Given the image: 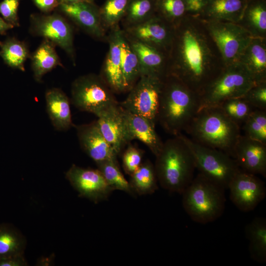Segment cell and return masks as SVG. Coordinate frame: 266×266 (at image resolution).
Listing matches in <instances>:
<instances>
[{
	"label": "cell",
	"instance_id": "bcb514c9",
	"mask_svg": "<svg viewBox=\"0 0 266 266\" xmlns=\"http://www.w3.org/2000/svg\"><path fill=\"white\" fill-rule=\"evenodd\" d=\"M88 0L90 1H92V2H94V0Z\"/></svg>",
	"mask_w": 266,
	"mask_h": 266
},
{
	"label": "cell",
	"instance_id": "4fadbf2b",
	"mask_svg": "<svg viewBox=\"0 0 266 266\" xmlns=\"http://www.w3.org/2000/svg\"><path fill=\"white\" fill-rule=\"evenodd\" d=\"M228 189L232 202L240 210H253L266 197L265 183L256 175L240 169L231 181Z\"/></svg>",
	"mask_w": 266,
	"mask_h": 266
},
{
	"label": "cell",
	"instance_id": "e0dca14e",
	"mask_svg": "<svg viewBox=\"0 0 266 266\" xmlns=\"http://www.w3.org/2000/svg\"><path fill=\"white\" fill-rule=\"evenodd\" d=\"M234 159L240 169L266 177V144L241 134L235 144Z\"/></svg>",
	"mask_w": 266,
	"mask_h": 266
},
{
	"label": "cell",
	"instance_id": "f546056e",
	"mask_svg": "<svg viewBox=\"0 0 266 266\" xmlns=\"http://www.w3.org/2000/svg\"><path fill=\"white\" fill-rule=\"evenodd\" d=\"M26 240L13 225L0 224V259L24 255Z\"/></svg>",
	"mask_w": 266,
	"mask_h": 266
},
{
	"label": "cell",
	"instance_id": "ba28073f",
	"mask_svg": "<svg viewBox=\"0 0 266 266\" xmlns=\"http://www.w3.org/2000/svg\"><path fill=\"white\" fill-rule=\"evenodd\" d=\"M182 135L193 154L196 168L225 189H228L231 181L240 169L235 160L220 150L200 144Z\"/></svg>",
	"mask_w": 266,
	"mask_h": 266
},
{
	"label": "cell",
	"instance_id": "6da1fadb",
	"mask_svg": "<svg viewBox=\"0 0 266 266\" xmlns=\"http://www.w3.org/2000/svg\"><path fill=\"white\" fill-rule=\"evenodd\" d=\"M225 66L203 20L187 14L174 28L167 75L199 95Z\"/></svg>",
	"mask_w": 266,
	"mask_h": 266
},
{
	"label": "cell",
	"instance_id": "e575fe53",
	"mask_svg": "<svg viewBox=\"0 0 266 266\" xmlns=\"http://www.w3.org/2000/svg\"><path fill=\"white\" fill-rule=\"evenodd\" d=\"M131 0H106L100 7L102 26L107 31L119 25L127 10Z\"/></svg>",
	"mask_w": 266,
	"mask_h": 266
},
{
	"label": "cell",
	"instance_id": "d6986e66",
	"mask_svg": "<svg viewBox=\"0 0 266 266\" xmlns=\"http://www.w3.org/2000/svg\"><path fill=\"white\" fill-rule=\"evenodd\" d=\"M97 122L103 136L118 156L128 140L123 109L118 104L102 113Z\"/></svg>",
	"mask_w": 266,
	"mask_h": 266
},
{
	"label": "cell",
	"instance_id": "8fae6325",
	"mask_svg": "<svg viewBox=\"0 0 266 266\" xmlns=\"http://www.w3.org/2000/svg\"><path fill=\"white\" fill-rule=\"evenodd\" d=\"M162 81L156 77L141 76L120 105L156 124Z\"/></svg>",
	"mask_w": 266,
	"mask_h": 266
},
{
	"label": "cell",
	"instance_id": "8992f818",
	"mask_svg": "<svg viewBox=\"0 0 266 266\" xmlns=\"http://www.w3.org/2000/svg\"><path fill=\"white\" fill-rule=\"evenodd\" d=\"M256 83L253 76L240 63L226 66L199 95V111L242 97Z\"/></svg>",
	"mask_w": 266,
	"mask_h": 266
},
{
	"label": "cell",
	"instance_id": "30bf717a",
	"mask_svg": "<svg viewBox=\"0 0 266 266\" xmlns=\"http://www.w3.org/2000/svg\"><path fill=\"white\" fill-rule=\"evenodd\" d=\"M30 21L32 34L47 39L62 48L75 64L73 30L65 16L58 11L52 14L33 13Z\"/></svg>",
	"mask_w": 266,
	"mask_h": 266
},
{
	"label": "cell",
	"instance_id": "7dc6e473",
	"mask_svg": "<svg viewBox=\"0 0 266 266\" xmlns=\"http://www.w3.org/2000/svg\"></svg>",
	"mask_w": 266,
	"mask_h": 266
},
{
	"label": "cell",
	"instance_id": "4dcf8cb0",
	"mask_svg": "<svg viewBox=\"0 0 266 266\" xmlns=\"http://www.w3.org/2000/svg\"><path fill=\"white\" fill-rule=\"evenodd\" d=\"M0 45V55L5 63L13 68L24 71L25 62L30 56L26 43L15 38H10Z\"/></svg>",
	"mask_w": 266,
	"mask_h": 266
},
{
	"label": "cell",
	"instance_id": "ffe728a7",
	"mask_svg": "<svg viewBox=\"0 0 266 266\" xmlns=\"http://www.w3.org/2000/svg\"><path fill=\"white\" fill-rule=\"evenodd\" d=\"M125 35L138 58L141 76H150L163 80L167 74L168 55L159 49Z\"/></svg>",
	"mask_w": 266,
	"mask_h": 266
},
{
	"label": "cell",
	"instance_id": "3957f363",
	"mask_svg": "<svg viewBox=\"0 0 266 266\" xmlns=\"http://www.w3.org/2000/svg\"><path fill=\"white\" fill-rule=\"evenodd\" d=\"M154 165L158 181L164 189L181 194L194 178V158L182 133L163 142Z\"/></svg>",
	"mask_w": 266,
	"mask_h": 266
},
{
	"label": "cell",
	"instance_id": "8d00e7d4",
	"mask_svg": "<svg viewBox=\"0 0 266 266\" xmlns=\"http://www.w3.org/2000/svg\"><path fill=\"white\" fill-rule=\"evenodd\" d=\"M242 127L244 135L266 144V110L256 109Z\"/></svg>",
	"mask_w": 266,
	"mask_h": 266
},
{
	"label": "cell",
	"instance_id": "9c48e42d",
	"mask_svg": "<svg viewBox=\"0 0 266 266\" xmlns=\"http://www.w3.org/2000/svg\"><path fill=\"white\" fill-rule=\"evenodd\" d=\"M203 21L219 50L225 65L238 62L252 37L250 33L237 23Z\"/></svg>",
	"mask_w": 266,
	"mask_h": 266
},
{
	"label": "cell",
	"instance_id": "83f0119b",
	"mask_svg": "<svg viewBox=\"0 0 266 266\" xmlns=\"http://www.w3.org/2000/svg\"><path fill=\"white\" fill-rule=\"evenodd\" d=\"M122 72L125 92H129L141 76L138 58L122 30Z\"/></svg>",
	"mask_w": 266,
	"mask_h": 266
},
{
	"label": "cell",
	"instance_id": "603a6c76",
	"mask_svg": "<svg viewBox=\"0 0 266 266\" xmlns=\"http://www.w3.org/2000/svg\"><path fill=\"white\" fill-rule=\"evenodd\" d=\"M248 0H208L199 16L205 21H218L238 23Z\"/></svg>",
	"mask_w": 266,
	"mask_h": 266
},
{
	"label": "cell",
	"instance_id": "d4e9b609",
	"mask_svg": "<svg viewBox=\"0 0 266 266\" xmlns=\"http://www.w3.org/2000/svg\"><path fill=\"white\" fill-rule=\"evenodd\" d=\"M55 46L50 40L44 39L30 56L33 77L38 82H41L43 76L56 66H63Z\"/></svg>",
	"mask_w": 266,
	"mask_h": 266
},
{
	"label": "cell",
	"instance_id": "277c9868",
	"mask_svg": "<svg viewBox=\"0 0 266 266\" xmlns=\"http://www.w3.org/2000/svg\"><path fill=\"white\" fill-rule=\"evenodd\" d=\"M192 140L234 158L240 128L218 106L200 110L185 131Z\"/></svg>",
	"mask_w": 266,
	"mask_h": 266
},
{
	"label": "cell",
	"instance_id": "ab89813d",
	"mask_svg": "<svg viewBox=\"0 0 266 266\" xmlns=\"http://www.w3.org/2000/svg\"><path fill=\"white\" fill-rule=\"evenodd\" d=\"M21 0H3L0 2V13L4 20L13 27L19 26L18 7Z\"/></svg>",
	"mask_w": 266,
	"mask_h": 266
},
{
	"label": "cell",
	"instance_id": "52a82bcc",
	"mask_svg": "<svg viewBox=\"0 0 266 266\" xmlns=\"http://www.w3.org/2000/svg\"><path fill=\"white\" fill-rule=\"evenodd\" d=\"M71 102L79 110L98 117L119 103L100 74L89 73L77 77L72 83Z\"/></svg>",
	"mask_w": 266,
	"mask_h": 266
},
{
	"label": "cell",
	"instance_id": "d6a6232c",
	"mask_svg": "<svg viewBox=\"0 0 266 266\" xmlns=\"http://www.w3.org/2000/svg\"><path fill=\"white\" fill-rule=\"evenodd\" d=\"M97 168L107 184L114 190H120L134 196L129 182L121 171L117 159L106 160L96 163Z\"/></svg>",
	"mask_w": 266,
	"mask_h": 266
},
{
	"label": "cell",
	"instance_id": "f35d334b",
	"mask_svg": "<svg viewBox=\"0 0 266 266\" xmlns=\"http://www.w3.org/2000/svg\"><path fill=\"white\" fill-rule=\"evenodd\" d=\"M143 151L133 145H129L122 156L124 169L129 175L132 174L142 163Z\"/></svg>",
	"mask_w": 266,
	"mask_h": 266
},
{
	"label": "cell",
	"instance_id": "5bb4252c",
	"mask_svg": "<svg viewBox=\"0 0 266 266\" xmlns=\"http://www.w3.org/2000/svg\"><path fill=\"white\" fill-rule=\"evenodd\" d=\"M122 30L127 36L159 49L168 55L174 28L157 14L143 23Z\"/></svg>",
	"mask_w": 266,
	"mask_h": 266
},
{
	"label": "cell",
	"instance_id": "4316f807",
	"mask_svg": "<svg viewBox=\"0 0 266 266\" xmlns=\"http://www.w3.org/2000/svg\"><path fill=\"white\" fill-rule=\"evenodd\" d=\"M246 237L249 241V251L251 258L259 263L266 262V220L257 217L245 228Z\"/></svg>",
	"mask_w": 266,
	"mask_h": 266
},
{
	"label": "cell",
	"instance_id": "9a60e30c",
	"mask_svg": "<svg viewBox=\"0 0 266 266\" xmlns=\"http://www.w3.org/2000/svg\"><path fill=\"white\" fill-rule=\"evenodd\" d=\"M56 10L92 37L106 40L107 34L101 24L100 7L94 2L84 0L72 3H60Z\"/></svg>",
	"mask_w": 266,
	"mask_h": 266
},
{
	"label": "cell",
	"instance_id": "7a4b0ae2",
	"mask_svg": "<svg viewBox=\"0 0 266 266\" xmlns=\"http://www.w3.org/2000/svg\"><path fill=\"white\" fill-rule=\"evenodd\" d=\"M199 95L175 76L162 81L157 122L173 136L185 132L199 111Z\"/></svg>",
	"mask_w": 266,
	"mask_h": 266
},
{
	"label": "cell",
	"instance_id": "7402d4cb",
	"mask_svg": "<svg viewBox=\"0 0 266 266\" xmlns=\"http://www.w3.org/2000/svg\"><path fill=\"white\" fill-rule=\"evenodd\" d=\"M46 109L49 118L56 129L65 131L72 125L70 101L60 89L53 88L45 93Z\"/></svg>",
	"mask_w": 266,
	"mask_h": 266
},
{
	"label": "cell",
	"instance_id": "cb8c5ba5",
	"mask_svg": "<svg viewBox=\"0 0 266 266\" xmlns=\"http://www.w3.org/2000/svg\"><path fill=\"white\" fill-rule=\"evenodd\" d=\"M238 62L248 69L257 83L266 81V38L252 37Z\"/></svg>",
	"mask_w": 266,
	"mask_h": 266
},
{
	"label": "cell",
	"instance_id": "f1b7e54d",
	"mask_svg": "<svg viewBox=\"0 0 266 266\" xmlns=\"http://www.w3.org/2000/svg\"><path fill=\"white\" fill-rule=\"evenodd\" d=\"M130 176L129 182L135 195L151 194L158 189L154 165L149 160L142 162Z\"/></svg>",
	"mask_w": 266,
	"mask_h": 266
},
{
	"label": "cell",
	"instance_id": "484cf974",
	"mask_svg": "<svg viewBox=\"0 0 266 266\" xmlns=\"http://www.w3.org/2000/svg\"><path fill=\"white\" fill-rule=\"evenodd\" d=\"M237 24L252 37L266 38V0H248Z\"/></svg>",
	"mask_w": 266,
	"mask_h": 266
},
{
	"label": "cell",
	"instance_id": "60d3db41",
	"mask_svg": "<svg viewBox=\"0 0 266 266\" xmlns=\"http://www.w3.org/2000/svg\"><path fill=\"white\" fill-rule=\"evenodd\" d=\"M39 10L43 13L48 14L56 10L59 0H31Z\"/></svg>",
	"mask_w": 266,
	"mask_h": 266
},
{
	"label": "cell",
	"instance_id": "b9f144b4",
	"mask_svg": "<svg viewBox=\"0 0 266 266\" xmlns=\"http://www.w3.org/2000/svg\"><path fill=\"white\" fill-rule=\"evenodd\" d=\"M208 0H186L188 14L199 16L204 8Z\"/></svg>",
	"mask_w": 266,
	"mask_h": 266
},
{
	"label": "cell",
	"instance_id": "5b68a950",
	"mask_svg": "<svg viewBox=\"0 0 266 266\" xmlns=\"http://www.w3.org/2000/svg\"><path fill=\"white\" fill-rule=\"evenodd\" d=\"M225 190L199 173L181 194L183 207L196 222H213L221 217L225 210Z\"/></svg>",
	"mask_w": 266,
	"mask_h": 266
},
{
	"label": "cell",
	"instance_id": "836d02e7",
	"mask_svg": "<svg viewBox=\"0 0 266 266\" xmlns=\"http://www.w3.org/2000/svg\"><path fill=\"white\" fill-rule=\"evenodd\" d=\"M156 14L174 28L188 14L186 0H156Z\"/></svg>",
	"mask_w": 266,
	"mask_h": 266
},
{
	"label": "cell",
	"instance_id": "ee69618b",
	"mask_svg": "<svg viewBox=\"0 0 266 266\" xmlns=\"http://www.w3.org/2000/svg\"><path fill=\"white\" fill-rule=\"evenodd\" d=\"M13 27L12 25L6 22L4 19L0 17V33H4L7 30Z\"/></svg>",
	"mask_w": 266,
	"mask_h": 266
},
{
	"label": "cell",
	"instance_id": "f6af8a7d",
	"mask_svg": "<svg viewBox=\"0 0 266 266\" xmlns=\"http://www.w3.org/2000/svg\"><path fill=\"white\" fill-rule=\"evenodd\" d=\"M84 0H59L60 3H72L83 1Z\"/></svg>",
	"mask_w": 266,
	"mask_h": 266
},
{
	"label": "cell",
	"instance_id": "74e56055",
	"mask_svg": "<svg viewBox=\"0 0 266 266\" xmlns=\"http://www.w3.org/2000/svg\"><path fill=\"white\" fill-rule=\"evenodd\" d=\"M242 97L255 108L266 110V81L256 83Z\"/></svg>",
	"mask_w": 266,
	"mask_h": 266
},
{
	"label": "cell",
	"instance_id": "7bdbcfd3",
	"mask_svg": "<svg viewBox=\"0 0 266 266\" xmlns=\"http://www.w3.org/2000/svg\"><path fill=\"white\" fill-rule=\"evenodd\" d=\"M27 261L24 255L0 259V266H25Z\"/></svg>",
	"mask_w": 266,
	"mask_h": 266
},
{
	"label": "cell",
	"instance_id": "2e32d148",
	"mask_svg": "<svg viewBox=\"0 0 266 266\" xmlns=\"http://www.w3.org/2000/svg\"><path fill=\"white\" fill-rule=\"evenodd\" d=\"M122 29L118 25L109 30V49L100 74L115 94L125 92L122 72Z\"/></svg>",
	"mask_w": 266,
	"mask_h": 266
},
{
	"label": "cell",
	"instance_id": "44dd1931",
	"mask_svg": "<svg viewBox=\"0 0 266 266\" xmlns=\"http://www.w3.org/2000/svg\"><path fill=\"white\" fill-rule=\"evenodd\" d=\"M123 113L129 142L137 139L144 143L155 156L157 155L164 142L155 130V124L124 109Z\"/></svg>",
	"mask_w": 266,
	"mask_h": 266
},
{
	"label": "cell",
	"instance_id": "1f68e13d",
	"mask_svg": "<svg viewBox=\"0 0 266 266\" xmlns=\"http://www.w3.org/2000/svg\"><path fill=\"white\" fill-rule=\"evenodd\" d=\"M156 0H131L122 19L123 28L137 25L156 14Z\"/></svg>",
	"mask_w": 266,
	"mask_h": 266
},
{
	"label": "cell",
	"instance_id": "7c38bea8",
	"mask_svg": "<svg viewBox=\"0 0 266 266\" xmlns=\"http://www.w3.org/2000/svg\"><path fill=\"white\" fill-rule=\"evenodd\" d=\"M66 177L80 196L96 203L106 200L114 191L98 168L73 164L66 171Z\"/></svg>",
	"mask_w": 266,
	"mask_h": 266
},
{
	"label": "cell",
	"instance_id": "d590c367",
	"mask_svg": "<svg viewBox=\"0 0 266 266\" xmlns=\"http://www.w3.org/2000/svg\"><path fill=\"white\" fill-rule=\"evenodd\" d=\"M218 106L240 128L256 109L242 96L228 99L222 102Z\"/></svg>",
	"mask_w": 266,
	"mask_h": 266
},
{
	"label": "cell",
	"instance_id": "ac0fdd59",
	"mask_svg": "<svg viewBox=\"0 0 266 266\" xmlns=\"http://www.w3.org/2000/svg\"><path fill=\"white\" fill-rule=\"evenodd\" d=\"M82 150L95 163L117 159L118 155L101 133L97 121L76 127Z\"/></svg>",
	"mask_w": 266,
	"mask_h": 266
}]
</instances>
